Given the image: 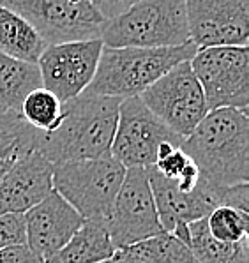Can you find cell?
<instances>
[{
  "label": "cell",
  "mask_w": 249,
  "mask_h": 263,
  "mask_svg": "<svg viewBox=\"0 0 249 263\" xmlns=\"http://www.w3.org/2000/svg\"><path fill=\"white\" fill-rule=\"evenodd\" d=\"M195 161L200 179L212 185H239L249 180V119L237 108L207 111L180 143Z\"/></svg>",
  "instance_id": "6da1fadb"
},
{
  "label": "cell",
  "mask_w": 249,
  "mask_h": 263,
  "mask_svg": "<svg viewBox=\"0 0 249 263\" xmlns=\"http://www.w3.org/2000/svg\"><path fill=\"white\" fill-rule=\"evenodd\" d=\"M120 97L82 92L64 103V115L51 133H41L37 151L55 164L110 156Z\"/></svg>",
  "instance_id": "7a4b0ae2"
},
{
  "label": "cell",
  "mask_w": 249,
  "mask_h": 263,
  "mask_svg": "<svg viewBox=\"0 0 249 263\" xmlns=\"http://www.w3.org/2000/svg\"><path fill=\"white\" fill-rule=\"evenodd\" d=\"M196 50L193 41L161 48L103 46L98 69L85 92L120 99L140 96L174 66L191 60Z\"/></svg>",
  "instance_id": "3957f363"
},
{
  "label": "cell",
  "mask_w": 249,
  "mask_h": 263,
  "mask_svg": "<svg viewBox=\"0 0 249 263\" xmlns=\"http://www.w3.org/2000/svg\"><path fill=\"white\" fill-rule=\"evenodd\" d=\"M99 37L110 48H161L191 41L186 0H138L122 14L104 20Z\"/></svg>",
  "instance_id": "277c9868"
},
{
  "label": "cell",
  "mask_w": 249,
  "mask_h": 263,
  "mask_svg": "<svg viewBox=\"0 0 249 263\" xmlns=\"http://www.w3.org/2000/svg\"><path fill=\"white\" fill-rule=\"evenodd\" d=\"M126 168L111 156L53 166V189L83 219H108Z\"/></svg>",
  "instance_id": "5b68a950"
},
{
  "label": "cell",
  "mask_w": 249,
  "mask_h": 263,
  "mask_svg": "<svg viewBox=\"0 0 249 263\" xmlns=\"http://www.w3.org/2000/svg\"><path fill=\"white\" fill-rule=\"evenodd\" d=\"M202 85L208 111L218 108L249 106V50L247 46H210L196 50L189 60Z\"/></svg>",
  "instance_id": "8992f818"
},
{
  "label": "cell",
  "mask_w": 249,
  "mask_h": 263,
  "mask_svg": "<svg viewBox=\"0 0 249 263\" xmlns=\"http://www.w3.org/2000/svg\"><path fill=\"white\" fill-rule=\"evenodd\" d=\"M0 6L25 18L46 44L95 39L104 23L90 0H0Z\"/></svg>",
  "instance_id": "52a82bcc"
},
{
  "label": "cell",
  "mask_w": 249,
  "mask_h": 263,
  "mask_svg": "<svg viewBox=\"0 0 249 263\" xmlns=\"http://www.w3.org/2000/svg\"><path fill=\"white\" fill-rule=\"evenodd\" d=\"M140 97L166 127L182 138L191 135L208 111L202 85L193 72L189 60L166 71Z\"/></svg>",
  "instance_id": "ba28073f"
},
{
  "label": "cell",
  "mask_w": 249,
  "mask_h": 263,
  "mask_svg": "<svg viewBox=\"0 0 249 263\" xmlns=\"http://www.w3.org/2000/svg\"><path fill=\"white\" fill-rule=\"evenodd\" d=\"M182 136L166 127L140 96L124 97L119 106L117 129L110 156L124 168H148L156 163L158 147L163 141L182 143Z\"/></svg>",
  "instance_id": "9c48e42d"
},
{
  "label": "cell",
  "mask_w": 249,
  "mask_h": 263,
  "mask_svg": "<svg viewBox=\"0 0 249 263\" xmlns=\"http://www.w3.org/2000/svg\"><path fill=\"white\" fill-rule=\"evenodd\" d=\"M106 226L115 249H126L164 232L145 168L126 170V177L115 196Z\"/></svg>",
  "instance_id": "30bf717a"
},
{
  "label": "cell",
  "mask_w": 249,
  "mask_h": 263,
  "mask_svg": "<svg viewBox=\"0 0 249 263\" xmlns=\"http://www.w3.org/2000/svg\"><path fill=\"white\" fill-rule=\"evenodd\" d=\"M103 46L99 37L46 44L35 62L43 87L62 103L85 92L98 69Z\"/></svg>",
  "instance_id": "8fae6325"
},
{
  "label": "cell",
  "mask_w": 249,
  "mask_h": 263,
  "mask_svg": "<svg viewBox=\"0 0 249 263\" xmlns=\"http://www.w3.org/2000/svg\"><path fill=\"white\" fill-rule=\"evenodd\" d=\"M189 39L198 50L247 46L249 0H186Z\"/></svg>",
  "instance_id": "7c38bea8"
},
{
  "label": "cell",
  "mask_w": 249,
  "mask_h": 263,
  "mask_svg": "<svg viewBox=\"0 0 249 263\" xmlns=\"http://www.w3.org/2000/svg\"><path fill=\"white\" fill-rule=\"evenodd\" d=\"M51 191L53 163L37 148H32L0 177V216H23Z\"/></svg>",
  "instance_id": "4fadbf2b"
},
{
  "label": "cell",
  "mask_w": 249,
  "mask_h": 263,
  "mask_svg": "<svg viewBox=\"0 0 249 263\" xmlns=\"http://www.w3.org/2000/svg\"><path fill=\"white\" fill-rule=\"evenodd\" d=\"M82 222L83 217L76 209L53 189L23 214L25 242L48 261L67 244Z\"/></svg>",
  "instance_id": "5bb4252c"
},
{
  "label": "cell",
  "mask_w": 249,
  "mask_h": 263,
  "mask_svg": "<svg viewBox=\"0 0 249 263\" xmlns=\"http://www.w3.org/2000/svg\"><path fill=\"white\" fill-rule=\"evenodd\" d=\"M110 232L104 219H83L82 226L59 249L48 263H101L115 254Z\"/></svg>",
  "instance_id": "9a60e30c"
},
{
  "label": "cell",
  "mask_w": 249,
  "mask_h": 263,
  "mask_svg": "<svg viewBox=\"0 0 249 263\" xmlns=\"http://www.w3.org/2000/svg\"><path fill=\"white\" fill-rule=\"evenodd\" d=\"M46 43L18 13L0 6V53L35 64Z\"/></svg>",
  "instance_id": "2e32d148"
},
{
  "label": "cell",
  "mask_w": 249,
  "mask_h": 263,
  "mask_svg": "<svg viewBox=\"0 0 249 263\" xmlns=\"http://www.w3.org/2000/svg\"><path fill=\"white\" fill-rule=\"evenodd\" d=\"M43 87L35 64L0 53V110L18 111L30 90Z\"/></svg>",
  "instance_id": "e0dca14e"
},
{
  "label": "cell",
  "mask_w": 249,
  "mask_h": 263,
  "mask_svg": "<svg viewBox=\"0 0 249 263\" xmlns=\"http://www.w3.org/2000/svg\"><path fill=\"white\" fill-rule=\"evenodd\" d=\"M189 246L196 263H249L247 238L240 242H221L210 235L205 217L187 224Z\"/></svg>",
  "instance_id": "ac0fdd59"
},
{
  "label": "cell",
  "mask_w": 249,
  "mask_h": 263,
  "mask_svg": "<svg viewBox=\"0 0 249 263\" xmlns=\"http://www.w3.org/2000/svg\"><path fill=\"white\" fill-rule=\"evenodd\" d=\"M152 166L184 193L193 191L200 180V170L195 161L174 141H163L159 145L156 163Z\"/></svg>",
  "instance_id": "d6986e66"
},
{
  "label": "cell",
  "mask_w": 249,
  "mask_h": 263,
  "mask_svg": "<svg viewBox=\"0 0 249 263\" xmlns=\"http://www.w3.org/2000/svg\"><path fill=\"white\" fill-rule=\"evenodd\" d=\"M20 115L30 127L46 135L59 125L64 115V103L48 88L37 87L25 96L20 106Z\"/></svg>",
  "instance_id": "ffe728a7"
},
{
  "label": "cell",
  "mask_w": 249,
  "mask_h": 263,
  "mask_svg": "<svg viewBox=\"0 0 249 263\" xmlns=\"http://www.w3.org/2000/svg\"><path fill=\"white\" fill-rule=\"evenodd\" d=\"M126 249L150 263H196L189 246L168 232L136 242Z\"/></svg>",
  "instance_id": "44dd1931"
},
{
  "label": "cell",
  "mask_w": 249,
  "mask_h": 263,
  "mask_svg": "<svg viewBox=\"0 0 249 263\" xmlns=\"http://www.w3.org/2000/svg\"><path fill=\"white\" fill-rule=\"evenodd\" d=\"M207 228L212 237L221 242H240L247 238L249 212L228 205H219L205 216Z\"/></svg>",
  "instance_id": "7402d4cb"
},
{
  "label": "cell",
  "mask_w": 249,
  "mask_h": 263,
  "mask_svg": "<svg viewBox=\"0 0 249 263\" xmlns=\"http://www.w3.org/2000/svg\"><path fill=\"white\" fill-rule=\"evenodd\" d=\"M41 131H35L23 120L18 111L0 110V154L18 141L34 140Z\"/></svg>",
  "instance_id": "603a6c76"
},
{
  "label": "cell",
  "mask_w": 249,
  "mask_h": 263,
  "mask_svg": "<svg viewBox=\"0 0 249 263\" xmlns=\"http://www.w3.org/2000/svg\"><path fill=\"white\" fill-rule=\"evenodd\" d=\"M25 242V224L20 214H2L0 216V249L11 244Z\"/></svg>",
  "instance_id": "cb8c5ba5"
},
{
  "label": "cell",
  "mask_w": 249,
  "mask_h": 263,
  "mask_svg": "<svg viewBox=\"0 0 249 263\" xmlns=\"http://www.w3.org/2000/svg\"><path fill=\"white\" fill-rule=\"evenodd\" d=\"M0 263H48L37 251H34L27 242L11 244L0 249Z\"/></svg>",
  "instance_id": "d4e9b609"
},
{
  "label": "cell",
  "mask_w": 249,
  "mask_h": 263,
  "mask_svg": "<svg viewBox=\"0 0 249 263\" xmlns=\"http://www.w3.org/2000/svg\"><path fill=\"white\" fill-rule=\"evenodd\" d=\"M41 135V133H39ZM39 135L35 136L34 140H25V141H18V143H14L13 147H9L7 151H4L0 154V177L4 175V173L7 172L16 161L20 159V157L23 156L25 152L32 151V148H37V138Z\"/></svg>",
  "instance_id": "484cf974"
},
{
  "label": "cell",
  "mask_w": 249,
  "mask_h": 263,
  "mask_svg": "<svg viewBox=\"0 0 249 263\" xmlns=\"http://www.w3.org/2000/svg\"><path fill=\"white\" fill-rule=\"evenodd\" d=\"M138 0H90L92 6L98 9V13L103 16L104 20H111L115 16L122 14Z\"/></svg>",
  "instance_id": "4316f807"
},
{
  "label": "cell",
  "mask_w": 249,
  "mask_h": 263,
  "mask_svg": "<svg viewBox=\"0 0 249 263\" xmlns=\"http://www.w3.org/2000/svg\"><path fill=\"white\" fill-rule=\"evenodd\" d=\"M111 260H113V263H150L143 260V258H140L138 254L131 253L129 249H117Z\"/></svg>",
  "instance_id": "83f0119b"
},
{
  "label": "cell",
  "mask_w": 249,
  "mask_h": 263,
  "mask_svg": "<svg viewBox=\"0 0 249 263\" xmlns=\"http://www.w3.org/2000/svg\"><path fill=\"white\" fill-rule=\"evenodd\" d=\"M101 263H113V260H106V261H101Z\"/></svg>",
  "instance_id": "f1b7e54d"
}]
</instances>
